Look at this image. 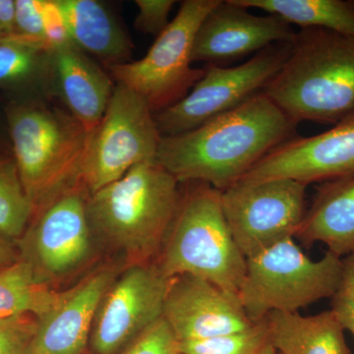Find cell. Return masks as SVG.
<instances>
[{"label":"cell","mask_w":354,"mask_h":354,"mask_svg":"<svg viewBox=\"0 0 354 354\" xmlns=\"http://www.w3.org/2000/svg\"><path fill=\"white\" fill-rule=\"evenodd\" d=\"M297 125L261 92L195 129L162 136L156 160L179 183H206L223 191L297 137Z\"/></svg>","instance_id":"6da1fadb"},{"label":"cell","mask_w":354,"mask_h":354,"mask_svg":"<svg viewBox=\"0 0 354 354\" xmlns=\"http://www.w3.org/2000/svg\"><path fill=\"white\" fill-rule=\"evenodd\" d=\"M176 177L156 162H142L88 195L87 213L95 239L130 265L155 263L178 205Z\"/></svg>","instance_id":"7a4b0ae2"},{"label":"cell","mask_w":354,"mask_h":354,"mask_svg":"<svg viewBox=\"0 0 354 354\" xmlns=\"http://www.w3.org/2000/svg\"><path fill=\"white\" fill-rule=\"evenodd\" d=\"M264 94L298 123L335 124L354 109V38L308 28Z\"/></svg>","instance_id":"3957f363"},{"label":"cell","mask_w":354,"mask_h":354,"mask_svg":"<svg viewBox=\"0 0 354 354\" xmlns=\"http://www.w3.org/2000/svg\"><path fill=\"white\" fill-rule=\"evenodd\" d=\"M6 115L12 157L36 211L82 183L91 133L68 111L29 97L9 102Z\"/></svg>","instance_id":"277c9868"},{"label":"cell","mask_w":354,"mask_h":354,"mask_svg":"<svg viewBox=\"0 0 354 354\" xmlns=\"http://www.w3.org/2000/svg\"><path fill=\"white\" fill-rule=\"evenodd\" d=\"M187 184L155 264L165 278L191 274L239 295L246 258L228 230L221 191Z\"/></svg>","instance_id":"5b68a950"},{"label":"cell","mask_w":354,"mask_h":354,"mask_svg":"<svg viewBox=\"0 0 354 354\" xmlns=\"http://www.w3.org/2000/svg\"><path fill=\"white\" fill-rule=\"evenodd\" d=\"M342 268V258L329 251L314 261L295 239H286L246 259L239 297L253 323L264 320L272 312L298 313L332 298Z\"/></svg>","instance_id":"8992f818"},{"label":"cell","mask_w":354,"mask_h":354,"mask_svg":"<svg viewBox=\"0 0 354 354\" xmlns=\"http://www.w3.org/2000/svg\"><path fill=\"white\" fill-rule=\"evenodd\" d=\"M218 0H185L174 20L139 60L108 67L114 82L141 95L153 113L174 106L204 75L192 67V50L200 26Z\"/></svg>","instance_id":"52a82bcc"},{"label":"cell","mask_w":354,"mask_h":354,"mask_svg":"<svg viewBox=\"0 0 354 354\" xmlns=\"http://www.w3.org/2000/svg\"><path fill=\"white\" fill-rule=\"evenodd\" d=\"M162 137L145 100L115 83L108 108L88 140L82 172L88 194L118 180L135 165L156 162Z\"/></svg>","instance_id":"ba28073f"},{"label":"cell","mask_w":354,"mask_h":354,"mask_svg":"<svg viewBox=\"0 0 354 354\" xmlns=\"http://www.w3.org/2000/svg\"><path fill=\"white\" fill-rule=\"evenodd\" d=\"M291 44H272L237 66L207 65L183 100L155 113L158 131L162 136L190 131L263 92L290 57Z\"/></svg>","instance_id":"9c48e42d"},{"label":"cell","mask_w":354,"mask_h":354,"mask_svg":"<svg viewBox=\"0 0 354 354\" xmlns=\"http://www.w3.org/2000/svg\"><path fill=\"white\" fill-rule=\"evenodd\" d=\"M308 185L288 178L239 180L221 191L228 230L246 259L295 239L306 213Z\"/></svg>","instance_id":"30bf717a"},{"label":"cell","mask_w":354,"mask_h":354,"mask_svg":"<svg viewBox=\"0 0 354 354\" xmlns=\"http://www.w3.org/2000/svg\"><path fill=\"white\" fill-rule=\"evenodd\" d=\"M88 195L80 183L35 212L34 221L26 230L24 260L41 283L50 286L69 278L94 258Z\"/></svg>","instance_id":"8fae6325"},{"label":"cell","mask_w":354,"mask_h":354,"mask_svg":"<svg viewBox=\"0 0 354 354\" xmlns=\"http://www.w3.org/2000/svg\"><path fill=\"white\" fill-rule=\"evenodd\" d=\"M169 279L155 263L123 268L102 297L91 332V353L116 354L162 317Z\"/></svg>","instance_id":"7c38bea8"},{"label":"cell","mask_w":354,"mask_h":354,"mask_svg":"<svg viewBox=\"0 0 354 354\" xmlns=\"http://www.w3.org/2000/svg\"><path fill=\"white\" fill-rule=\"evenodd\" d=\"M354 176V109L334 127L295 137L268 153L241 180L288 178L309 184Z\"/></svg>","instance_id":"4fadbf2b"},{"label":"cell","mask_w":354,"mask_h":354,"mask_svg":"<svg viewBox=\"0 0 354 354\" xmlns=\"http://www.w3.org/2000/svg\"><path fill=\"white\" fill-rule=\"evenodd\" d=\"M236 0H218L203 21L192 50V62L220 65L256 55L272 44L292 43L297 32L277 15H255Z\"/></svg>","instance_id":"5bb4252c"},{"label":"cell","mask_w":354,"mask_h":354,"mask_svg":"<svg viewBox=\"0 0 354 354\" xmlns=\"http://www.w3.org/2000/svg\"><path fill=\"white\" fill-rule=\"evenodd\" d=\"M162 318L180 342L239 332L254 324L239 295L191 274L169 279Z\"/></svg>","instance_id":"9a60e30c"},{"label":"cell","mask_w":354,"mask_h":354,"mask_svg":"<svg viewBox=\"0 0 354 354\" xmlns=\"http://www.w3.org/2000/svg\"><path fill=\"white\" fill-rule=\"evenodd\" d=\"M123 268L102 266L60 291L53 306L37 319L34 354H85L100 302Z\"/></svg>","instance_id":"2e32d148"},{"label":"cell","mask_w":354,"mask_h":354,"mask_svg":"<svg viewBox=\"0 0 354 354\" xmlns=\"http://www.w3.org/2000/svg\"><path fill=\"white\" fill-rule=\"evenodd\" d=\"M114 80L73 44L50 50L48 94L57 95L88 132L99 124Z\"/></svg>","instance_id":"e0dca14e"},{"label":"cell","mask_w":354,"mask_h":354,"mask_svg":"<svg viewBox=\"0 0 354 354\" xmlns=\"http://www.w3.org/2000/svg\"><path fill=\"white\" fill-rule=\"evenodd\" d=\"M295 239L305 247L323 243L339 258L354 252V176L323 183Z\"/></svg>","instance_id":"ac0fdd59"},{"label":"cell","mask_w":354,"mask_h":354,"mask_svg":"<svg viewBox=\"0 0 354 354\" xmlns=\"http://www.w3.org/2000/svg\"><path fill=\"white\" fill-rule=\"evenodd\" d=\"M70 39L79 50L99 58L106 68L131 62L134 46L111 11L97 0H58Z\"/></svg>","instance_id":"d6986e66"},{"label":"cell","mask_w":354,"mask_h":354,"mask_svg":"<svg viewBox=\"0 0 354 354\" xmlns=\"http://www.w3.org/2000/svg\"><path fill=\"white\" fill-rule=\"evenodd\" d=\"M266 321L279 354H351L346 330L330 309L311 316L272 312Z\"/></svg>","instance_id":"ffe728a7"},{"label":"cell","mask_w":354,"mask_h":354,"mask_svg":"<svg viewBox=\"0 0 354 354\" xmlns=\"http://www.w3.org/2000/svg\"><path fill=\"white\" fill-rule=\"evenodd\" d=\"M50 53L16 35L0 39V88L28 97L48 95Z\"/></svg>","instance_id":"44dd1931"},{"label":"cell","mask_w":354,"mask_h":354,"mask_svg":"<svg viewBox=\"0 0 354 354\" xmlns=\"http://www.w3.org/2000/svg\"><path fill=\"white\" fill-rule=\"evenodd\" d=\"M249 9L277 15L301 29L330 30L354 38L353 0H236Z\"/></svg>","instance_id":"7402d4cb"},{"label":"cell","mask_w":354,"mask_h":354,"mask_svg":"<svg viewBox=\"0 0 354 354\" xmlns=\"http://www.w3.org/2000/svg\"><path fill=\"white\" fill-rule=\"evenodd\" d=\"M60 291L41 283L24 259L0 270V319L21 314L39 318L57 302Z\"/></svg>","instance_id":"603a6c76"},{"label":"cell","mask_w":354,"mask_h":354,"mask_svg":"<svg viewBox=\"0 0 354 354\" xmlns=\"http://www.w3.org/2000/svg\"><path fill=\"white\" fill-rule=\"evenodd\" d=\"M35 211L13 157H0V235L4 239H21Z\"/></svg>","instance_id":"cb8c5ba5"},{"label":"cell","mask_w":354,"mask_h":354,"mask_svg":"<svg viewBox=\"0 0 354 354\" xmlns=\"http://www.w3.org/2000/svg\"><path fill=\"white\" fill-rule=\"evenodd\" d=\"M181 354H272V344L267 321L254 323L247 329L209 337L180 342Z\"/></svg>","instance_id":"d4e9b609"},{"label":"cell","mask_w":354,"mask_h":354,"mask_svg":"<svg viewBox=\"0 0 354 354\" xmlns=\"http://www.w3.org/2000/svg\"><path fill=\"white\" fill-rule=\"evenodd\" d=\"M37 326L31 314L0 319V354H34Z\"/></svg>","instance_id":"484cf974"},{"label":"cell","mask_w":354,"mask_h":354,"mask_svg":"<svg viewBox=\"0 0 354 354\" xmlns=\"http://www.w3.org/2000/svg\"><path fill=\"white\" fill-rule=\"evenodd\" d=\"M120 354H181L180 342L162 317L132 339Z\"/></svg>","instance_id":"4316f807"},{"label":"cell","mask_w":354,"mask_h":354,"mask_svg":"<svg viewBox=\"0 0 354 354\" xmlns=\"http://www.w3.org/2000/svg\"><path fill=\"white\" fill-rule=\"evenodd\" d=\"M330 310L354 339V252L342 258L341 278L330 298Z\"/></svg>","instance_id":"83f0119b"},{"label":"cell","mask_w":354,"mask_h":354,"mask_svg":"<svg viewBox=\"0 0 354 354\" xmlns=\"http://www.w3.org/2000/svg\"><path fill=\"white\" fill-rule=\"evenodd\" d=\"M138 13L135 20V28L144 34L158 37L169 24V16L174 0H136Z\"/></svg>","instance_id":"f1b7e54d"},{"label":"cell","mask_w":354,"mask_h":354,"mask_svg":"<svg viewBox=\"0 0 354 354\" xmlns=\"http://www.w3.org/2000/svg\"><path fill=\"white\" fill-rule=\"evenodd\" d=\"M44 41L50 50L71 44L66 19L58 0H41Z\"/></svg>","instance_id":"f546056e"},{"label":"cell","mask_w":354,"mask_h":354,"mask_svg":"<svg viewBox=\"0 0 354 354\" xmlns=\"http://www.w3.org/2000/svg\"><path fill=\"white\" fill-rule=\"evenodd\" d=\"M15 35L48 48L44 41L41 0H16Z\"/></svg>","instance_id":"4dcf8cb0"},{"label":"cell","mask_w":354,"mask_h":354,"mask_svg":"<svg viewBox=\"0 0 354 354\" xmlns=\"http://www.w3.org/2000/svg\"><path fill=\"white\" fill-rule=\"evenodd\" d=\"M0 32L6 37L16 32V0H0Z\"/></svg>","instance_id":"1f68e13d"},{"label":"cell","mask_w":354,"mask_h":354,"mask_svg":"<svg viewBox=\"0 0 354 354\" xmlns=\"http://www.w3.org/2000/svg\"><path fill=\"white\" fill-rule=\"evenodd\" d=\"M17 261L12 245L0 235V270L9 267Z\"/></svg>","instance_id":"d6a6232c"},{"label":"cell","mask_w":354,"mask_h":354,"mask_svg":"<svg viewBox=\"0 0 354 354\" xmlns=\"http://www.w3.org/2000/svg\"><path fill=\"white\" fill-rule=\"evenodd\" d=\"M3 37H6V36H4V35L2 34L1 32H0V39L3 38Z\"/></svg>","instance_id":"836d02e7"},{"label":"cell","mask_w":354,"mask_h":354,"mask_svg":"<svg viewBox=\"0 0 354 354\" xmlns=\"http://www.w3.org/2000/svg\"><path fill=\"white\" fill-rule=\"evenodd\" d=\"M85 354H94V353H85Z\"/></svg>","instance_id":"e575fe53"},{"label":"cell","mask_w":354,"mask_h":354,"mask_svg":"<svg viewBox=\"0 0 354 354\" xmlns=\"http://www.w3.org/2000/svg\"><path fill=\"white\" fill-rule=\"evenodd\" d=\"M272 354H279V353H277V351H276V353H272Z\"/></svg>","instance_id":"d590c367"},{"label":"cell","mask_w":354,"mask_h":354,"mask_svg":"<svg viewBox=\"0 0 354 354\" xmlns=\"http://www.w3.org/2000/svg\"><path fill=\"white\" fill-rule=\"evenodd\" d=\"M0 149H1V145H0Z\"/></svg>","instance_id":"8d00e7d4"}]
</instances>
